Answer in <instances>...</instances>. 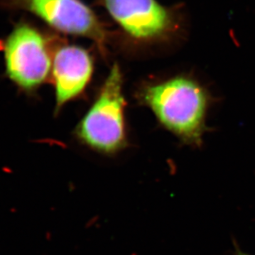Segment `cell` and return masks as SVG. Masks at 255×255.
<instances>
[{"label":"cell","mask_w":255,"mask_h":255,"mask_svg":"<svg viewBox=\"0 0 255 255\" xmlns=\"http://www.w3.org/2000/svg\"><path fill=\"white\" fill-rule=\"evenodd\" d=\"M137 98L163 127L182 142L201 145L206 131L209 100L206 90L197 81L188 76H175L143 86Z\"/></svg>","instance_id":"obj_1"},{"label":"cell","mask_w":255,"mask_h":255,"mask_svg":"<svg viewBox=\"0 0 255 255\" xmlns=\"http://www.w3.org/2000/svg\"><path fill=\"white\" fill-rule=\"evenodd\" d=\"M126 106L123 75L118 64H114L98 96L76 126V137L96 152H120L127 146Z\"/></svg>","instance_id":"obj_2"},{"label":"cell","mask_w":255,"mask_h":255,"mask_svg":"<svg viewBox=\"0 0 255 255\" xmlns=\"http://www.w3.org/2000/svg\"><path fill=\"white\" fill-rule=\"evenodd\" d=\"M53 52V42L41 30L18 22L2 45L5 73L17 88L35 91L51 76Z\"/></svg>","instance_id":"obj_3"},{"label":"cell","mask_w":255,"mask_h":255,"mask_svg":"<svg viewBox=\"0 0 255 255\" xmlns=\"http://www.w3.org/2000/svg\"><path fill=\"white\" fill-rule=\"evenodd\" d=\"M9 8L23 10L57 32L85 37L106 52L108 31L96 12L82 0H1Z\"/></svg>","instance_id":"obj_4"},{"label":"cell","mask_w":255,"mask_h":255,"mask_svg":"<svg viewBox=\"0 0 255 255\" xmlns=\"http://www.w3.org/2000/svg\"><path fill=\"white\" fill-rule=\"evenodd\" d=\"M128 36L140 42L169 37L177 22L171 10L157 0H99Z\"/></svg>","instance_id":"obj_5"},{"label":"cell","mask_w":255,"mask_h":255,"mask_svg":"<svg viewBox=\"0 0 255 255\" xmlns=\"http://www.w3.org/2000/svg\"><path fill=\"white\" fill-rule=\"evenodd\" d=\"M93 72V57L88 50L66 42L54 47L50 79L54 88L57 113L86 91Z\"/></svg>","instance_id":"obj_6"},{"label":"cell","mask_w":255,"mask_h":255,"mask_svg":"<svg viewBox=\"0 0 255 255\" xmlns=\"http://www.w3.org/2000/svg\"><path fill=\"white\" fill-rule=\"evenodd\" d=\"M234 246H235V252H234V255H251L249 254L244 252L242 250H241L240 246L237 245L236 241H234Z\"/></svg>","instance_id":"obj_7"}]
</instances>
